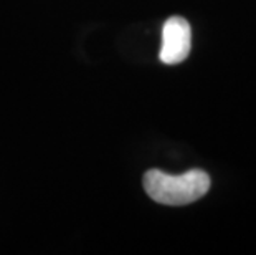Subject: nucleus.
Here are the masks:
<instances>
[{
	"label": "nucleus",
	"mask_w": 256,
	"mask_h": 255,
	"mask_svg": "<svg viewBox=\"0 0 256 255\" xmlns=\"http://www.w3.org/2000/svg\"><path fill=\"white\" fill-rule=\"evenodd\" d=\"M192 47V30L182 17H170L162 29V47L159 58L166 65L182 63Z\"/></svg>",
	"instance_id": "2"
},
{
	"label": "nucleus",
	"mask_w": 256,
	"mask_h": 255,
	"mask_svg": "<svg viewBox=\"0 0 256 255\" xmlns=\"http://www.w3.org/2000/svg\"><path fill=\"white\" fill-rule=\"evenodd\" d=\"M144 189L152 200L166 205H185L208 192L210 176L202 169H190L180 176L149 169L144 174Z\"/></svg>",
	"instance_id": "1"
}]
</instances>
